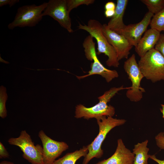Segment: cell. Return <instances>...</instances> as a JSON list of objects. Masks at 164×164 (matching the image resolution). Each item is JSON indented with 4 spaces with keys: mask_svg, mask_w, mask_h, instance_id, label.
<instances>
[{
    "mask_svg": "<svg viewBox=\"0 0 164 164\" xmlns=\"http://www.w3.org/2000/svg\"><path fill=\"white\" fill-rule=\"evenodd\" d=\"M128 2V0H117L115 13L108 22V27L111 30L121 35L125 25L123 17Z\"/></svg>",
    "mask_w": 164,
    "mask_h": 164,
    "instance_id": "14",
    "label": "cell"
},
{
    "mask_svg": "<svg viewBox=\"0 0 164 164\" xmlns=\"http://www.w3.org/2000/svg\"><path fill=\"white\" fill-rule=\"evenodd\" d=\"M154 48L159 51L164 57V35L161 34L159 39Z\"/></svg>",
    "mask_w": 164,
    "mask_h": 164,
    "instance_id": "22",
    "label": "cell"
},
{
    "mask_svg": "<svg viewBox=\"0 0 164 164\" xmlns=\"http://www.w3.org/2000/svg\"><path fill=\"white\" fill-rule=\"evenodd\" d=\"M116 5L113 2H109L106 3L104 6L105 10H115Z\"/></svg>",
    "mask_w": 164,
    "mask_h": 164,
    "instance_id": "26",
    "label": "cell"
},
{
    "mask_svg": "<svg viewBox=\"0 0 164 164\" xmlns=\"http://www.w3.org/2000/svg\"><path fill=\"white\" fill-rule=\"evenodd\" d=\"M131 88V87H124L123 86L112 87L98 97V103L91 107H87L81 104L77 105L75 107L74 117L77 118H83L87 120L93 118L97 120L103 116L112 117L115 114V108L111 105H108V103L119 91Z\"/></svg>",
    "mask_w": 164,
    "mask_h": 164,
    "instance_id": "1",
    "label": "cell"
},
{
    "mask_svg": "<svg viewBox=\"0 0 164 164\" xmlns=\"http://www.w3.org/2000/svg\"><path fill=\"white\" fill-rule=\"evenodd\" d=\"M103 25L98 21L91 19L87 25L80 23L78 29L85 30L96 40L97 44V54L104 53L108 57L106 64L108 67H118L119 65L117 54L113 46L109 43L104 34Z\"/></svg>",
    "mask_w": 164,
    "mask_h": 164,
    "instance_id": "2",
    "label": "cell"
},
{
    "mask_svg": "<svg viewBox=\"0 0 164 164\" xmlns=\"http://www.w3.org/2000/svg\"><path fill=\"white\" fill-rule=\"evenodd\" d=\"M103 116L97 120L99 128L98 134L94 141L86 146L88 152L84 157L82 164H88L94 158H100L103 154L102 144L109 132L114 128L124 124V119H118L112 117Z\"/></svg>",
    "mask_w": 164,
    "mask_h": 164,
    "instance_id": "3",
    "label": "cell"
},
{
    "mask_svg": "<svg viewBox=\"0 0 164 164\" xmlns=\"http://www.w3.org/2000/svg\"><path fill=\"white\" fill-rule=\"evenodd\" d=\"M153 15L148 12L140 22L126 25L121 35L128 40L132 46L135 47L141 38L142 34L147 30Z\"/></svg>",
    "mask_w": 164,
    "mask_h": 164,
    "instance_id": "11",
    "label": "cell"
},
{
    "mask_svg": "<svg viewBox=\"0 0 164 164\" xmlns=\"http://www.w3.org/2000/svg\"><path fill=\"white\" fill-rule=\"evenodd\" d=\"M47 4V2H44L39 5L33 4L19 7L14 20L8 25V29L35 26L42 19V13Z\"/></svg>",
    "mask_w": 164,
    "mask_h": 164,
    "instance_id": "5",
    "label": "cell"
},
{
    "mask_svg": "<svg viewBox=\"0 0 164 164\" xmlns=\"http://www.w3.org/2000/svg\"><path fill=\"white\" fill-rule=\"evenodd\" d=\"M148 142V140H146L135 145L132 152L135 155L133 164H148L149 158L148 154L149 149L147 147Z\"/></svg>",
    "mask_w": 164,
    "mask_h": 164,
    "instance_id": "16",
    "label": "cell"
},
{
    "mask_svg": "<svg viewBox=\"0 0 164 164\" xmlns=\"http://www.w3.org/2000/svg\"><path fill=\"white\" fill-rule=\"evenodd\" d=\"M157 146L161 149H164V132H161L155 137Z\"/></svg>",
    "mask_w": 164,
    "mask_h": 164,
    "instance_id": "23",
    "label": "cell"
},
{
    "mask_svg": "<svg viewBox=\"0 0 164 164\" xmlns=\"http://www.w3.org/2000/svg\"><path fill=\"white\" fill-rule=\"evenodd\" d=\"M115 10H105L104 12L105 16L107 18L112 17L115 13Z\"/></svg>",
    "mask_w": 164,
    "mask_h": 164,
    "instance_id": "28",
    "label": "cell"
},
{
    "mask_svg": "<svg viewBox=\"0 0 164 164\" xmlns=\"http://www.w3.org/2000/svg\"><path fill=\"white\" fill-rule=\"evenodd\" d=\"M68 10L67 0H50L42 13V16H49L57 21L68 32L72 33L71 21Z\"/></svg>",
    "mask_w": 164,
    "mask_h": 164,
    "instance_id": "8",
    "label": "cell"
},
{
    "mask_svg": "<svg viewBox=\"0 0 164 164\" xmlns=\"http://www.w3.org/2000/svg\"><path fill=\"white\" fill-rule=\"evenodd\" d=\"M135 155L126 148L122 139L117 141V146L114 154L110 157L95 164H133Z\"/></svg>",
    "mask_w": 164,
    "mask_h": 164,
    "instance_id": "12",
    "label": "cell"
},
{
    "mask_svg": "<svg viewBox=\"0 0 164 164\" xmlns=\"http://www.w3.org/2000/svg\"><path fill=\"white\" fill-rule=\"evenodd\" d=\"M6 88L2 85L0 87V116L2 118L7 116L5 103L8 98Z\"/></svg>",
    "mask_w": 164,
    "mask_h": 164,
    "instance_id": "20",
    "label": "cell"
},
{
    "mask_svg": "<svg viewBox=\"0 0 164 164\" xmlns=\"http://www.w3.org/2000/svg\"><path fill=\"white\" fill-rule=\"evenodd\" d=\"M141 1L146 6L148 12L154 15L164 8V0H141Z\"/></svg>",
    "mask_w": 164,
    "mask_h": 164,
    "instance_id": "19",
    "label": "cell"
},
{
    "mask_svg": "<svg viewBox=\"0 0 164 164\" xmlns=\"http://www.w3.org/2000/svg\"><path fill=\"white\" fill-rule=\"evenodd\" d=\"M150 26L151 28L159 32L164 30V8L153 15L151 19Z\"/></svg>",
    "mask_w": 164,
    "mask_h": 164,
    "instance_id": "18",
    "label": "cell"
},
{
    "mask_svg": "<svg viewBox=\"0 0 164 164\" xmlns=\"http://www.w3.org/2000/svg\"><path fill=\"white\" fill-rule=\"evenodd\" d=\"M0 62H1L4 63H9V62H8V61H6L4 60H3L1 57V56H0Z\"/></svg>",
    "mask_w": 164,
    "mask_h": 164,
    "instance_id": "31",
    "label": "cell"
},
{
    "mask_svg": "<svg viewBox=\"0 0 164 164\" xmlns=\"http://www.w3.org/2000/svg\"><path fill=\"white\" fill-rule=\"evenodd\" d=\"M93 61V62L91 65V70L88 72V74L82 76H77L78 79L97 74L101 76L105 79L107 82L109 83L114 79L118 77L119 75L117 71L108 69L103 65L98 59L97 55L92 57L91 61Z\"/></svg>",
    "mask_w": 164,
    "mask_h": 164,
    "instance_id": "15",
    "label": "cell"
},
{
    "mask_svg": "<svg viewBox=\"0 0 164 164\" xmlns=\"http://www.w3.org/2000/svg\"></svg>",
    "mask_w": 164,
    "mask_h": 164,
    "instance_id": "32",
    "label": "cell"
},
{
    "mask_svg": "<svg viewBox=\"0 0 164 164\" xmlns=\"http://www.w3.org/2000/svg\"><path fill=\"white\" fill-rule=\"evenodd\" d=\"M8 142L19 147L23 152V158L32 164H44L43 148L39 144L35 145L30 136L25 130L22 131L18 137L10 138Z\"/></svg>",
    "mask_w": 164,
    "mask_h": 164,
    "instance_id": "7",
    "label": "cell"
},
{
    "mask_svg": "<svg viewBox=\"0 0 164 164\" xmlns=\"http://www.w3.org/2000/svg\"><path fill=\"white\" fill-rule=\"evenodd\" d=\"M38 136L43 146L42 156L44 164H52L56 158L69 148L66 142L52 139L43 130L39 132Z\"/></svg>",
    "mask_w": 164,
    "mask_h": 164,
    "instance_id": "9",
    "label": "cell"
},
{
    "mask_svg": "<svg viewBox=\"0 0 164 164\" xmlns=\"http://www.w3.org/2000/svg\"><path fill=\"white\" fill-rule=\"evenodd\" d=\"M104 35L109 43L114 49L118 60L128 59L130 51L133 46L122 35L118 34L109 29L107 24L103 25Z\"/></svg>",
    "mask_w": 164,
    "mask_h": 164,
    "instance_id": "10",
    "label": "cell"
},
{
    "mask_svg": "<svg viewBox=\"0 0 164 164\" xmlns=\"http://www.w3.org/2000/svg\"><path fill=\"white\" fill-rule=\"evenodd\" d=\"M160 35V32L155 29L150 28L147 30L135 46V50L138 55L141 57L154 49Z\"/></svg>",
    "mask_w": 164,
    "mask_h": 164,
    "instance_id": "13",
    "label": "cell"
},
{
    "mask_svg": "<svg viewBox=\"0 0 164 164\" xmlns=\"http://www.w3.org/2000/svg\"><path fill=\"white\" fill-rule=\"evenodd\" d=\"M19 0H0V7L9 5L10 7L14 6L19 2Z\"/></svg>",
    "mask_w": 164,
    "mask_h": 164,
    "instance_id": "24",
    "label": "cell"
},
{
    "mask_svg": "<svg viewBox=\"0 0 164 164\" xmlns=\"http://www.w3.org/2000/svg\"><path fill=\"white\" fill-rule=\"evenodd\" d=\"M94 0H67L68 10L69 12L73 9L80 5H87L93 4Z\"/></svg>",
    "mask_w": 164,
    "mask_h": 164,
    "instance_id": "21",
    "label": "cell"
},
{
    "mask_svg": "<svg viewBox=\"0 0 164 164\" xmlns=\"http://www.w3.org/2000/svg\"><path fill=\"white\" fill-rule=\"evenodd\" d=\"M88 152L86 146H84L79 150L66 154L62 158L55 160L52 164H75L81 157H85Z\"/></svg>",
    "mask_w": 164,
    "mask_h": 164,
    "instance_id": "17",
    "label": "cell"
},
{
    "mask_svg": "<svg viewBox=\"0 0 164 164\" xmlns=\"http://www.w3.org/2000/svg\"><path fill=\"white\" fill-rule=\"evenodd\" d=\"M123 67L132 84L131 88L127 91L126 97L131 101H139L142 98L143 93L145 92L140 84L144 77L140 70L135 54L125 62Z\"/></svg>",
    "mask_w": 164,
    "mask_h": 164,
    "instance_id": "6",
    "label": "cell"
},
{
    "mask_svg": "<svg viewBox=\"0 0 164 164\" xmlns=\"http://www.w3.org/2000/svg\"><path fill=\"white\" fill-rule=\"evenodd\" d=\"M0 164H14L12 162H11L7 161H4L1 162Z\"/></svg>",
    "mask_w": 164,
    "mask_h": 164,
    "instance_id": "30",
    "label": "cell"
},
{
    "mask_svg": "<svg viewBox=\"0 0 164 164\" xmlns=\"http://www.w3.org/2000/svg\"><path fill=\"white\" fill-rule=\"evenodd\" d=\"M9 156V154L5 148L2 143L0 142V158H8Z\"/></svg>",
    "mask_w": 164,
    "mask_h": 164,
    "instance_id": "25",
    "label": "cell"
},
{
    "mask_svg": "<svg viewBox=\"0 0 164 164\" xmlns=\"http://www.w3.org/2000/svg\"><path fill=\"white\" fill-rule=\"evenodd\" d=\"M161 108H160V111L162 114V118L164 119V104H161Z\"/></svg>",
    "mask_w": 164,
    "mask_h": 164,
    "instance_id": "29",
    "label": "cell"
},
{
    "mask_svg": "<svg viewBox=\"0 0 164 164\" xmlns=\"http://www.w3.org/2000/svg\"><path fill=\"white\" fill-rule=\"evenodd\" d=\"M149 158L156 162L158 164H164V159L160 160L157 159L155 155H149Z\"/></svg>",
    "mask_w": 164,
    "mask_h": 164,
    "instance_id": "27",
    "label": "cell"
},
{
    "mask_svg": "<svg viewBox=\"0 0 164 164\" xmlns=\"http://www.w3.org/2000/svg\"><path fill=\"white\" fill-rule=\"evenodd\" d=\"M144 77L155 83L164 80V57L155 48L140 57L138 63Z\"/></svg>",
    "mask_w": 164,
    "mask_h": 164,
    "instance_id": "4",
    "label": "cell"
}]
</instances>
